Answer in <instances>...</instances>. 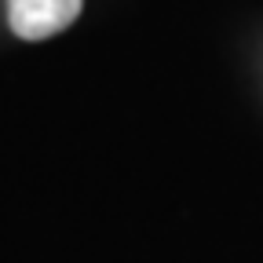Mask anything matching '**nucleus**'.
Instances as JSON below:
<instances>
[{"label":"nucleus","mask_w":263,"mask_h":263,"mask_svg":"<svg viewBox=\"0 0 263 263\" xmlns=\"http://www.w3.org/2000/svg\"><path fill=\"white\" fill-rule=\"evenodd\" d=\"M84 0H8V22L22 41H48L73 26Z\"/></svg>","instance_id":"nucleus-1"}]
</instances>
